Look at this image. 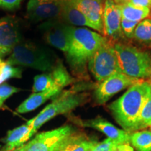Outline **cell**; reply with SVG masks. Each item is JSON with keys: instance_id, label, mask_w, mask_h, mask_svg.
<instances>
[{"instance_id": "obj_1", "label": "cell", "mask_w": 151, "mask_h": 151, "mask_svg": "<svg viewBox=\"0 0 151 151\" xmlns=\"http://www.w3.org/2000/svg\"><path fill=\"white\" fill-rule=\"evenodd\" d=\"M105 39L106 37L101 34L73 26L69 48L65 55L75 77L81 80L88 78V62Z\"/></svg>"}, {"instance_id": "obj_2", "label": "cell", "mask_w": 151, "mask_h": 151, "mask_svg": "<svg viewBox=\"0 0 151 151\" xmlns=\"http://www.w3.org/2000/svg\"><path fill=\"white\" fill-rule=\"evenodd\" d=\"M151 94V83L142 80L137 83L120 98L109 105V109L117 122L127 133H134L138 119Z\"/></svg>"}, {"instance_id": "obj_3", "label": "cell", "mask_w": 151, "mask_h": 151, "mask_svg": "<svg viewBox=\"0 0 151 151\" xmlns=\"http://www.w3.org/2000/svg\"><path fill=\"white\" fill-rule=\"evenodd\" d=\"M120 71L132 78L141 80L151 78V54L131 44L114 43Z\"/></svg>"}, {"instance_id": "obj_4", "label": "cell", "mask_w": 151, "mask_h": 151, "mask_svg": "<svg viewBox=\"0 0 151 151\" xmlns=\"http://www.w3.org/2000/svg\"><path fill=\"white\" fill-rule=\"evenodd\" d=\"M58 60H56L55 56L49 50L32 43L20 41L14 47L6 62L12 66L20 65L50 72Z\"/></svg>"}, {"instance_id": "obj_5", "label": "cell", "mask_w": 151, "mask_h": 151, "mask_svg": "<svg viewBox=\"0 0 151 151\" xmlns=\"http://www.w3.org/2000/svg\"><path fill=\"white\" fill-rule=\"evenodd\" d=\"M88 95L86 93H80L78 90L74 88L60 92L50 104L45 107L35 118L31 119L32 122V134H35L43 124L59 115L69 113L86 103Z\"/></svg>"}, {"instance_id": "obj_6", "label": "cell", "mask_w": 151, "mask_h": 151, "mask_svg": "<svg viewBox=\"0 0 151 151\" xmlns=\"http://www.w3.org/2000/svg\"><path fill=\"white\" fill-rule=\"evenodd\" d=\"M88 69L94 79L99 82L121 72L112 41L106 37L88 62Z\"/></svg>"}, {"instance_id": "obj_7", "label": "cell", "mask_w": 151, "mask_h": 151, "mask_svg": "<svg viewBox=\"0 0 151 151\" xmlns=\"http://www.w3.org/2000/svg\"><path fill=\"white\" fill-rule=\"evenodd\" d=\"M74 132L70 125H65L50 131L41 132L29 142L15 151H55L62 141Z\"/></svg>"}, {"instance_id": "obj_8", "label": "cell", "mask_w": 151, "mask_h": 151, "mask_svg": "<svg viewBox=\"0 0 151 151\" xmlns=\"http://www.w3.org/2000/svg\"><path fill=\"white\" fill-rule=\"evenodd\" d=\"M73 81V77L59 60L51 71L36 76L34 78L32 92L37 93L49 90H58L62 92L64 88Z\"/></svg>"}, {"instance_id": "obj_9", "label": "cell", "mask_w": 151, "mask_h": 151, "mask_svg": "<svg viewBox=\"0 0 151 151\" xmlns=\"http://www.w3.org/2000/svg\"><path fill=\"white\" fill-rule=\"evenodd\" d=\"M72 27L61 19H55L43 22L39 29L49 44L65 54L69 48Z\"/></svg>"}, {"instance_id": "obj_10", "label": "cell", "mask_w": 151, "mask_h": 151, "mask_svg": "<svg viewBox=\"0 0 151 151\" xmlns=\"http://www.w3.org/2000/svg\"><path fill=\"white\" fill-rule=\"evenodd\" d=\"M142 80L132 78L123 73H117L99 83L94 92V97L98 104H104L113 96L129 88Z\"/></svg>"}, {"instance_id": "obj_11", "label": "cell", "mask_w": 151, "mask_h": 151, "mask_svg": "<svg viewBox=\"0 0 151 151\" xmlns=\"http://www.w3.org/2000/svg\"><path fill=\"white\" fill-rule=\"evenodd\" d=\"M121 10L120 5L113 0H104L103 11L104 37L113 43L120 42L124 36L121 29Z\"/></svg>"}, {"instance_id": "obj_12", "label": "cell", "mask_w": 151, "mask_h": 151, "mask_svg": "<svg viewBox=\"0 0 151 151\" xmlns=\"http://www.w3.org/2000/svg\"><path fill=\"white\" fill-rule=\"evenodd\" d=\"M62 0H29L27 16L32 21H48L60 19Z\"/></svg>"}, {"instance_id": "obj_13", "label": "cell", "mask_w": 151, "mask_h": 151, "mask_svg": "<svg viewBox=\"0 0 151 151\" xmlns=\"http://www.w3.org/2000/svg\"><path fill=\"white\" fill-rule=\"evenodd\" d=\"M20 41V26L16 18L13 16L0 18V50L3 56L11 53Z\"/></svg>"}, {"instance_id": "obj_14", "label": "cell", "mask_w": 151, "mask_h": 151, "mask_svg": "<svg viewBox=\"0 0 151 151\" xmlns=\"http://www.w3.org/2000/svg\"><path fill=\"white\" fill-rule=\"evenodd\" d=\"M88 19L93 29L103 35L104 3L99 0H69Z\"/></svg>"}, {"instance_id": "obj_15", "label": "cell", "mask_w": 151, "mask_h": 151, "mask_svg": "<svg viewBox=\"0 0 151 151\" xmlns=\"http://www.w3.org/2000/svg\"><path fill=\"white\" fill-rule=\"evenodd\" d=\"M81 125L86 127L93 128L102 132L107 138L116 141L120 145L129 144L130 134L124 129H120L113 124L101 118H97L91 120L81 122Z\"/></svg>"}, {"instance_id": "obj_16", "label": "cell", "mask_w": 151, "mask_h": 151, "mask_svg": "<svg viewBox=\"0 0 151 151\" xmlns=\"http://www.w3.org/2000/svg\"><path fill=\"white\" fill-rule=\"evenodd\" d=\"M32 122L29 120L27 123L10 130L5 138V146L0 151H13L23 146L32 137Z\"/></svg>"}, {"instance_id": "obj_17", "label": "cell", "mask_w": 151, "mask_h": 151, "mask_svg": "<svg viewBox=\"0 0 151 151\" xmlns=\"http://www.w3.org/2000/svg\"><path fill=\"white\" fill-rule=\"evenodd\" d=\"M97 141L91 140L83 133L73 132L62 141L55 151H91Z\"/></svg>"}, {"instance_id": "obj_18", "label": "cell", "mask_w": 151, "mask_h": 151, "mask_svg": "<svg viewBox=\"0 0 151 151\" xmlns=\"http://www.w3.org/2000/svg\"><path fill=\"white\" fill-rule=\"evenodd\" d=\"M60 19L65 23L73 26H86L93 29V27L83 14L79 11L69 0H62Z\"/></svg>"}, {"instance_id": "obj_19", "label": "cell", "mask_w": 151, "mask_h": 151, "mask_svg": "<svg viewBox=\"0 0 151 151\" xmlns=\"http://www.w3.org/2000/svg\"><path fill=\"white\" fill-rule=\"evenodd\" d=\"M60 92H62L58 90H49L33 93L17 108V112L19 113L31 112L44 104L47 100L56 97Z\"/></svg>"}, {"instance_id": "obj_20", "label": "cell", "mask_w": 151, "mask_h": 151, "mask_svg": "<svg viewBox=\"0 0 151 151\" xmlns=\"http://www.w3.org/2000/svg\"><path fill=\"white\" fill-rule=\"evenodd\" d=\"M122 18L130 21L141 22L147 18H150V10L148 8L137 7L128 2L120 4Z\"/></svg>"}, {"instance_id": "obj_21", "label": "cell", "mask_w": 151, "mask_h": 151, "mask_svg": "<svg viewBox=\"0 0 151 151\" xmlns=\"http://www.w3.org/2000/svg\"><path fill=\"white\" fill-rule=\"evenodd\" d=\"M134 40L146 47H151V19L146 18L138 23L134 33Z\"/></svg>"}, {"instance_id": "obj_22", "label": "cell", "mask_w": 151, "mask_h": 151, "mask_svg": "<svg viewBox=\"0 0 151 151\" xmlns=\"http://www.w3.org/2000/svg\"><path fill=\"white\" fill-rule=\"evenodd\" d=\"M130 143L139 151H151V132H134L130 135Z\"/></svg>"}, {"instance_id": "obj_23", "label": "cell", "mask_w": 151, "mask_h": 151, "mask_svg": "<svg viewBox=\"0 0 151 151\" xmlns=\"http://www.w3.org/2000/svg\"><path fill=\"white\" fill-rule=\"evenodd\" d=\"M21 77L22 69L20 68L14 67L0 59V85L9 78H20Z\"/></svg>"}, {"instance_id": "obj_24", "label": "cell", "mask_w": 151, "mask_h": 151, "mask_svg": "<svg viewBox=\"0 0 151 151\" xmlns=\"http://www.w3.org/2000/svg\"><path fill=\"white\" fill-rule=\"evenodd\" d=\"M151 127V94L141 111L138 119L136 132Z\"/></svg>"}, {"instance_id": "obj_25", "label": "cell", "mask_w": 151, "mask_h": 151, "mask_svg": "<svg viewBox=\"0 0 151 151\" xmlns=\"http://www.w3.org/2000/svg\"><path fill=\"white\" fill-rule=\"evenodd\" d=\"M119 146L117 141L107 138L101 143H97L91 151H118Z\"/></svg>"}, {"instance_id": "obj_26", "label": "cell", "mask_w": 151, "mask_h": 151, "mask_svg": "<svg viewBox=\"0 0 151 151\" xmlns=\"http://www.w3.org/2000/svg\"><path fill=\"white\" fill-rule=\"evenodd\" d=\"M20 89L7 83L0 85V108L4 106L6 100L11 95L19 92Z\"/></svg>"}, {"instance_id": "obj_27", "label": "cell", "mask_w": 151, "mask_h": 151, "mask_svg": "<svg viewBox=\"0 0 151 151\" xmlns=\"http://www.w3.org/2000/svg\"><path fill=\"white\" fill-rule=\"evenodd\" d=\"M139 22L130 21L127 19L122 18L121 19V29L124 37L129 39H133L134 30Z\"/></svg>"}, {"instance_id": "obj_28", "label": "cell", "mask_w": 151, "mask_h": 151, "mask_svg": "<svg viewBox=\"0 0 151 151\" xmlns=\"http://www.w3.org/2000/svg\"><path fill=\"white\" fill-rule=\"evenodd\" d=\"M22 0H0V8L13 11L20 7Z\"/></svg>"}, {"instance_id": "obj_29", "label": "cell", "mask_w": 151, "mask_h": 151, "mask_svg": "<svg viewBox=\"0 0 151 151\" xmlns=\"http://www.w3.org/2000/svg\"><path fill=\"white\" fill-rule=\"evenodd\" d=\"M126 2L137 7L149 9L150 10V18L151 19V0H128Z\"/></svg>"}, {"instance_id": "obj_30", "label": "cell", "mask_w": 151, "mask_h": 151, "mask_svg": "<svg viewBox=\"0 0 151 151\" xmlns=\"http://www.w3.org/2000/svg\"><path fill=\"white\" fill-rule=\"evenodd\" d=\"M118 151H133V149L129 144L120 145L118 147Z\"/></svg>"}, {"instance_id": "obj_31", "label": "cell", "mask_w": 151, "mask_h": 151, "mask_svg": "<svg viewBox=\"0 0 151 151\" xmlns=\"http://www.w3.org/2000/svg\"><path fill=\"white\" fill-rule=\"evenodd\" d=\"M115 1V3L117 4H121V0H113Z\"/></svg>"}, {"instance_id": "obj_32", "label": "cell", "mask_w": 151, "mask_h": 151, "mask_svg": "<svg viewBox=\"0 0 151 151\" xmlns=\"http://www.w3.org/2000/svg\"><path fill=\"white\" fill-rule=\"evenodd\" d=\"M1 57H3V55H2V53H1V50H0V58H1Z\"/></svg>"}, {"instance_id": "obj_33", "label": "cell", "mask_w": 151, "mask_h": 151, "mask_svg": "<svg viewBox=\"0 0 151 151\" xmlns=\"http://www.w3.org/2000/svg\"><path fill=\"white\" fill-rule=\"evenodd\" d=\"M99 1H101V2H103L104 3V0H99Z\"/></svg>"}, {"instance_id": "obj_34", "label": "cell", "mask_w": 151, "mask_h": 151, "mask_svg": "<svg viewBox=\"0 0 151 151\" xmlns=\"http://www.w3.org/2000/svg\"><path fill=\"white\" fill-rule=\"evenodd\" d=\"M128 1V0H124L123 2H126V1ZM123 2H122V3H123Z\"/></svg>"}, {"instance_id": "obj_35", "label": "cell", "mask_w": 151, "mask_h": 151, "mask_svg": "<svg viewBox=\"0 0 151 151\" xmlns=\"http://www.w3.org/2000/svg\"><path fill=\"white\" fill-rule=\"evenodd\" d=\"M124 1V0H121V3H122V2H123V1Z\"/></svg>"}, {"instance_id": "obj_36", "label": "cell", "mask_w": 151, "mask_h": 151, "mask_svg": "<svg viewBox=\"0 0 151 151\" xmlns=\"http://www.w3.org/2000/svg\"><path fill=\"white\" fill-rule=\"evenodd\" d=\"M149 81H149V82H150V83H151V78L150 79V80H149Z\"/></svg>"}, {"instance_id": "obj_37", "label": "cell", "mask_w": 151, "mask_h": 151, "mask_svg": "<svg viewBox=\"0 0 151 151\" xmlns=\"http://www.w3.org/2000/svg\"><path fill=\"white\" fill-rule=\"evenodd\" d=\"M13 151H15V150H13Z\"/></svg>"}, {"instance_id": "obj_38", "label": "cell", "mask_w": 151, "mask_h": 151, "mask_svg": "<svg viewBox=\"0 0 151 151\" xmlns=\"http://www.w3.org/2000/svg\"><path fill=\"white\" fill-rule=\"evenodd\" d=\"M0 147H1V146H0Z\"/></svg>"}]
</instances>
